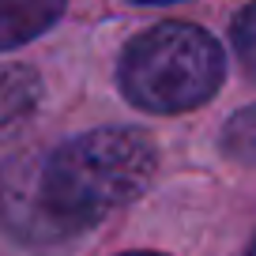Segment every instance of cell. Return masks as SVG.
<instances>
[{"mask_svg":"<svg viewBox=\"0 0 256 256\" xmlns=\"http://www.w3.org/2000/svg\"><path fill=\"white\" fill-rule=\"evenodd\" d=\"M124 256H166V252H124Z\"/></svg>","mask_w":256,"mask_h":256,"instance_id":"obj_8","label":"cell"},{"mask_svg":"<svg viewBox=\"0 0 256 256\" xmlns=\"http://www.w3.org/2000/svg\"><path fill=\"white\" fill-rule=\"evenodd\" d=\"M42 106V80L26 64H0V144H8L34 120Z\"/></svg>","mask_w":256,"mask_h":256,"instance_id":"obj_4","label":"cell"},{"mask_svg":"<svg viewBox=\"0 0 256 256\" xmlns=\"http://www.w3.org/2000/svg\"><path fill=\"white\" fill-rule=\"evenodd\" d=\"M136 4H166V0H136Z\"/></svg>","mask_w":256,"mask_h":256,"instance_id":"obj_9","label":"cell"},{"mask_svg":"<svg viewBox=\"0 0 256 256\" xmlns=\"http://www.w3.org/2000/svg\"><path fill=\"white\" fill-rule=\"evenodd\" d=\"M245 256H256V241H252V245H248V252Z\"/></svg>","mask_w":256,"mask_h":256,"instance_id":"obj_10","label":"cell"},{"mask_svg":"<svg viewBox=\"0 0 256 256\" xmlns=\"http://www.w3.org/2000/svg\"><path fill=\"white\" fill-rule=\"evenodd\" d=\"M68 0H0V53L26 46L64 16Z\"/></svg>","mask_w":256,"mask_h":256,"instance_id":"obj_5","label":"cell"},{"mask_svg":"<svg viewBox=\"0 0 256 256\" xmlns=\"http://www.w3.org/2000/svg\"><path fill=\"white\" fill-rule=\"evenodd\" d=\"M0 226L23 241H60L38 196V151H19L0 166Z\"/></svg>","mask_w":256,"mask_h":256,"instance_id":"obj_3","label":"cell"},{"mask_svg":"<svg viewBox=\"0 0 256 256\" xmlns=\"http://www.w3.org/2000/svg\"><path fill=\"white\" fill-rule=\"evenodd\" d=\"M158 154L140 128H94L38 154V196L56 238H76L144 196Z\"/></svg>","mask_w":256,"mask_h":256,"instance_id":"obj_1","label":"cell"},{"mask_svg":"<svg viewBox=\"0 0 256 256\" xmlns=\"http://www.w3.org/2000/svg\"><path fill=\"white\" fill-rule=\"evenodd\" d=\"M230 42H234V53H238L241 68L248 76H256V4L238 12V19L230 26Z\"/></svg>","mask_w":256,"mask_h":256,"instance_id":"obj_7","label":"cell"},{"mask_svg":"<svg viewBox=\"0 0 256 256\" xmlns=\"http://www.w3.org/2000/svg\"><path fill=\"white\" fill-rule=\"evenodd\" d=\"M226 76L218 42L196 23H158L120 53L117 80L132 106L151 113H184L204 106Z\"/></svg>","mask_w":256,"mask_h":256,"instance_id":"obj_2","label":"cell"},{"mask_svg":"<svg viewBox=\"0 0 256 256\" xmlns=\"http://www.w3.org/2000/svg\"><path fill=\"white\" fill-rule=\"evenodd\" d=\"M222 154L238 166H256V106L238 110L222 128Z\"/></svg>","mask_w":256,"mask_h":256,"instance_id":"obj_6","label":"cell"}]
</instances>
